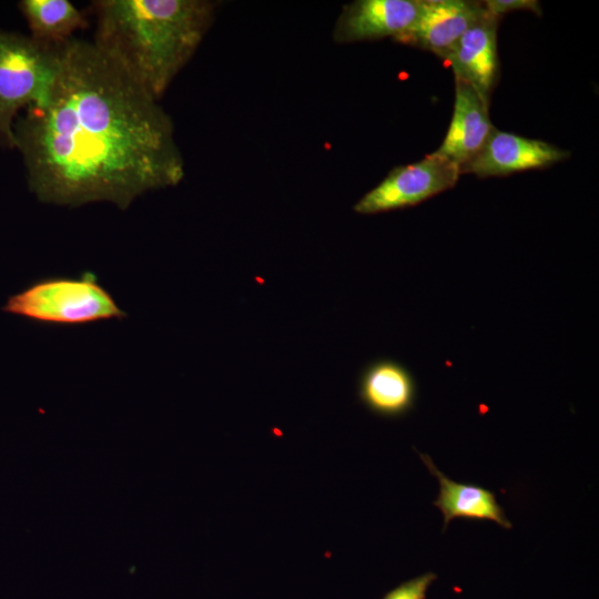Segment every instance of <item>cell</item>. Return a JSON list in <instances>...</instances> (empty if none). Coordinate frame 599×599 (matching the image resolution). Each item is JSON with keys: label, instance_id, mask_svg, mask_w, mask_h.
<instances>
[{"label": "cell", "instance_id": "6da1fadb", "mask_svg": "<svg viewBox=\"0 0 599 599\" xmlns=\"http://www.w3.org/2000/svg\"><path fill=\"white\" fill-rule=\"evenodd\" d=\"M13 134L29 189L48 204L125 210L184 176L166 112L93 41L61 45L50 98L19 115Z\"/></svg>", "mask_w": 599, "mask_h": 599}, {"label": "cell", "instance_id": "7a4b0ae2", "mask_svg": "<svg viewBox=\"0 0 599 599\" xmlns=\"http://www.w3.org/2000/svg\"><path fill=\"white\" fill-rule=\"evenodd\" d=\"M94 44L159 100L192 58L215 4L205 0H99Z\"/></svg>", "mask_w": 599, "mask_h": 599}, {"label": "cell", "instance_id": "3957f363", "mask_svg": "<svg viewBox=\"0 0 599 599\" xmlns=\"http://www.w3.org/2000/svg\"><path fill=\"white\" fill-rule=\"evenodd\" d=\"M61 65V45L0 30V146L14 149L13 126L22 109L43 105Z\"/></svg>", "mask_w": 599, "mask_h": 599}, {"label": "cell", "instance_id": "277c9868", "mask_svg": "<svg viewBox=\"0 0 599 599\" xmlns=\"http://www.w3.org/2000/svg\"><path fill=\"white\" fill-rule=\"evenodd\" d=\"M2 311L52 326H80L128 316L92 272L79 277L37 280L9 296Z\"/></svg>", "mask_w": 599, "mask_h": 599}, {"label": "cell", "instance_id": "5b68a950", "mask_svg": "<svg viewBox=\"0 0 599 599\" xmlns=\"http://www.w3.org/2000/svg\"><path fill=\"white\" fill-rule=\"evenodd\" d=\"M459 167L435 153L423 160L396 166L354 205L359 214H376L417 205L454 187Z\"/></svg>", "mask_w": 599, "mask_h": 599}, {"label": "cell", "instance_id": "8992f818", "mask_svg": "<svg viewBox=\"0 0 599 599\" xmlns=\"http://www.w3.org/2000/svg\"><path fill=\"white\" fill-rule=\"evenodd\" d=\"M486 13L483 1L422 0L416 20L395 40L444 60L460 37Z\"/></svg>", "mask_w": 599, "mask_h": 599}, {"label": "cell", "instance_id": "52a82bcc", "mask_svg": "<svg viewBox=\"0 0 599 599\" xmlns=\"http://www.w3.org/2000/svg\"><path fill=\"white\" fill-rule=\"evenodd\" d=\"M569 152L545 141L494 128L479 152L460 169L478 177L502 176L561 162Z\"/></svg>", "mask_w": 599, "mask_h": 599}, {"label": "cell", "instance_id": "ba28073f", "mask_svg": "<svg viewBox=\"0 0 599 599\" xmlns=\"http://www.w3.org/2000/svg\"><path fill=\"white\" fill-rule=\"evenodd\" d=\"M422 0H358L343 8L334 39L338 42L397 38L416 20Z\"/></svg>", "mask_w": 599, "mask_h": 599}, {"label": "cell", "instance_id": "9c48e42d", "mask_svg": "<svg viewBox=\"0 0 599 599\" xmlns=\"http://www.w3.org/2000/svg\"><path fill=\"white\" fill-rule=\"evenodd\" d=\"M489 100L469 83L455 79V102L450 124L440 146L434 152L459 170L481 149L495 128L489 119Z\"/></svg>", "mask_w": 599, "mask_h": 599}, {"label": "cell", "instance_id": "30bf717a", "mask_svg": "<svg viewBox=\"0 0 599 599\" xmlns=\"http://www.w3.org/2000/svg\"><path fill=\"white\" fill-rule=\"evenodd\" d=\"M498 19L487 12L444 58L455 79L469 83L487 100L498 77Z\"/></svg>", "mask_w": 599, "mask_h": 599}, {"label": "cell", "instance_id": "8fae6325", "mask_svg": "<svg viewBox=\"0 0 599 599\" xmlns=\"http://www.w3.org/2000/svg\"><path fill=\"white\" fill-rule=\"evenodd\" d=\"M357 393L362 404L372 413L397 418L414 407L417 389L412 373L403 364L382 358L364 368Z\"/></svg>", "mask_w": 599, "mask_h": 599}, {"label": "cell", "instance_id": "7c38bea8", "mask_svg": "<svg viewBox=\"0 0 599 599\" xmlns=\"http://www.w3.org/2000/svg\"><path fill=\"white\" fill-rule=\"evenodd\" d=\"M419 456L430 474L439 481V494L434 501L444 517L445 527L451 519H488L505 529L512 527L495 494L479 486L460 484L445 476L426 454Z\"/></svg>", "mask_w": 599, "mask_h": 599}, {"label": "cell", "instance_id": "4fadbf2b", "mask_svg": "<svg viewBox=\"0 0 599 599\" xmlns=\"http://www.w3.org/2000/svg\"><path fill=\"white\" fill-rule=\"evenodd\" d=\"M18 6L30 37L44 44L62 45L88 27L85 14L69 0H22Z\"/></svg>", "mask_w": 599, "mask_h": 599}, {"label": "cell", "instance_id": "5bb4252c", "mask_svg": "<svg viewBox=\"0 0 599 599\" xmlns=\"http://www.w3.org/2000/svg\"><path fill=\"white\" fill-rule=\"evenodd\" d=\"M437 579L434 572H426L414 577L390 591L383 599H426L430 585Z\"/></svg>", "mask_w": 599, "mask_h": 599}, {"label": "cell", "instance_id": "9a60e30c", "mask_svg": "<svg viewBox=\"0 0 599 599\" xmlns=\"http://www.w3.org/2000/svg\"><path fill=\"white\" fill-rule=\"evenodd\" d=\"M483 3L487 12L496 18L515 10H529L536 14H541L540 4L535 0H487L483 1Z\"/></svg>", "mask_w": 599, "mask_h": 599}]
</instances>
